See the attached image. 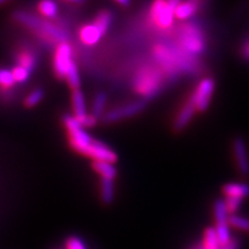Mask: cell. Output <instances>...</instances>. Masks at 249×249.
Returning <instances> with one entry per match:
<instances>
[{"mask_svg": "<svg viewBox=\"0 0 249 249\" xmlns=\"http://www.w3.org/2000/svg\"><path fill=\"white\" fill-rule=\"evenodd\" d=\"M66 249H87L83 241L77 236H71L66 241Z\"/></svg>", "mask_w": 249, "mask_h": 249, "instance_id": "cell-31", "label": "cell"}, {"mask_svg": "<svg viewBox=\"0 0 249 249\" xmlns=\"http://www.w3.org/2000/svg\"><path fill=\"white\" fill-rule=\"evenodd\" d=\"M4 4H6V1H4V0H0V6L4 5Z\"/></svg>", "mask_w": 249, "mask_h": 249, "instance_id": "cell-36", "label": "cell"}, {"mask_svg": "<svg viewBox=\"0 0 249 249\" xmlns=\"http://www.w3.org/2000/svg\"><path fill=\"white\" fill-rule=\"evenodd\" d=\"M200 5V2L197 1H178L174 8V18H179V20H188L198 11Z\"/></svg>", "mask_w": 249, "mask_h": 249, "instance_id": "cell-14", "label": "cell"}, {"mask_svg": "<svg viewBox=\"0 0 249 249\" xmlns=\"http://www.w3.org/2000/svg\"><path fill=\"white\" fill-rule=\"evenodd\" d=\"M71 105H73L74 118H80L87 114L85 96H83L80 89L74 90L73 93H71Z\"/></svg>", "mask_w": 249, "mask_h": 249, "instance_id": "cell-17", "label": "cell"}, {"mask_svg": "<svg viewBox=\"0 0 249 249\" xmlns=\"http://www.w3.org/2000/svg\"><path fill=\"white\" fill-rule=\"evenodd\" d=\"M223 193L226 198L230 197L242 200L249 196V186L245 183H227L223 187Z\"/></svg>", "mask_w": 249, "mask_h": 249, "instance_id": "cell-15", "label": "cell"}, {"mask_svg": "<svg viewBox=\"0 0 249 249\" xmlns=\"http://www.w3.org/2000/svg\"><path fill=\"white\" fill-rule=\"evenodd\" d=\"M196 112V108L194 107V103L191 99V97H188L187 102L182 105V107L180 108V111L177 114L176 120H174L173 124V128L176 130H181L185 128V127L191 123L192 118L194 117Z\"/></svg>", "mask_w": 249, "mask_h": 249, "instance_id": "cell-11", "label": "cell"}, {"mask_svg": "<svg viewBox=\"0 0 249 249\" xmlns=\"http://www.w3.org/2000/svg\"><path fill=\"white\" fill-rule=\"evenodd\" d=\"M102 36L103 34L101 33V30H99L93 23L86 24V26H83L79 31V37L81 42L88 46L95 45L96 43L101 39Z\"/></svg>", "mask_w": 249, "mask_h": 249, "instance_id": "cell-13", "label": "cell"}, {"mask_svg": "<svg viewBox=\"0 0 249 249\" xmlns=\"http://www.w3.org/2000/svg\"><path fill=\"white\" fill-rule=\"evenodd\" d=\"M152 53L165 76H176L183 71H192L194 68L193 57L181 51L178 46L157 44L154 46Z\"/></svg>", "mask_w": 249, "mask_h": 249, "instance_id": "cell-1", "label": "cell"}, {"mask_svg": "<svg viewBox=\"0 0 249 249\" xmlns=\"http://www.w3.org/2000/svg\"><path fill=\"white\" fill-rule=\"evenodd\" d=\"M242 52H244V55L247 59H249V43H247V44L245 45L244 50H242Z\"/></svg>", "mask_w": 249, "mask_h": 249, "instance_id": "cell-33", "label": "cell"}, {"mask_svg": "<svg viewBox=\"0 0 249 249\" xmlns=\"http://www.w3.org/2000/svg\"><path fill=\"white\" fill-rule=\"evenodd\" d=\"M36 55L30 51H23L18 57V66L24 68L28 71H33L36 66Z\"/></svg>", "mask_w": 249, "mask_h": 249, "instance_id": "cell-19", "label": "cell"}, {"mask_svg": "<svg viewBox=\"0 0 249 249\" xmlns=\"http://www.w3.org/2000/svg\"><path fill=\"white\" fill-rule=\"evenodd\" d=\"M107 105V96L104 93L99 92L93 99V105H92V116L96 117L98 119L99 117L104 116V108Z\"/></svg>", "mask_w": 249, "mask_h": 249, "instance_id": "cell-24", "label": "cell"}, {"mask_svg": "<svg viewBox=\"0 0 249 249\" xmlns=\"http://www.w3.org/2000/svg\"><path fill=\"white\" fill-rule=\"evenodd\" d=\"M112 14L108 11H102L97 14V17L95 18V21H93V24L101 30V33L104 35L107 33L111 23Z\"/></svg>", "mask_w": 249, "mask_h": 249, "instance_id": "cell-23", "label": "cell"}, {"mask_svg": "<svg viewBox=\"0 0 249 249\" xmlns=\"http://www.w3.org/2000/svg\"><path fill=\"white\" fill-rule=\"evenodd\" d=\"M178 1H158L151 5L149 17L154 26L160 30H167L173 26L174 8Z\"/></svg>", "mask_w": 249, "mask_h": 249, "instance_id": "cell-6", "label": "cell"}, {"mask_svg": "<svg viewBox=\"0 0 249 249\" xmlns=\"http://www.w3.org/2000/svg\"><path fill=\"white\" fill-rule=\"evenodd\" d=\"M75 119L77 120V123L83 127V128H91V127H93L96 124H97V118L93 117L92 114H88V113L80 118H75Z\"/></svg>", "mask_w": 249, "mask_h": 249, "instance_id": "cell-29", "label": "cell"}, {"mask_svg": "<svg viewBox=\"0 0 249 249\" xmlns=\"http://www.w3.org/2000/svg\"><path fill=\"white\" fill-rule=\"evenodd\" d=\"M229 225L234 227L240 231L249 232V219L245 217L238 216V214H231L229 216Z\"/></svg>", "mask_w": 249, "mask_h": 249, "instance_id": "cell-25", "label": "cell"}, {"mask_svg": "<svg viewBox=\"0 0 249 249\" xmlns=\"http://www.w3.org/2000/svg\"><path fill=\"white\" fill-rule=\"evenodd\" d=\"M214 211V220H216V232L217 239L219 241V245L223 246L231 240V233H230L229 225V213H227L225 204L223 201H217L213 207Z\"/></svg>", "mask_w": 249, "mask_h": 249, "instance_id": "cell-8", "label": "cell"}, {"mask_svg": "<svg viewBox=\"0 0 249 249\" xmlns=\"http://www.w3.org/2000/svg\"><path fill=\"white\" fill-rule=\"evenodd\" d=\"M12 74H13L15 83H24L29 80L31 73L22 67L17 66L12 70Z\"/></svg>", "mask_w": 249, "mask_h": 249, "instance_id": "cell-28", "label": "cell"}, {"mask_svg": "<svg viewBox=\"0 0 249 249\" xmlns=\"http://www.w3.org/2000/svg\"><path fill=\"white\" fill-rule=\"evenodd\" d=\"M117 4H119V5H121V6H128L129 5V1L128 0H119V1H117Z\"/></svg>", "mask_w": 249, "mask_h": 249, "instance_id": "cell-35", "label": "cell"}, {"mask_svg": "<svg viewBox=\"0 0 249 249\" xmlns=\"http://www.w3.org/2000/svg\"><path fill=\"white\" fill-rule=\"evenodd\" d=\"M73 49L68 42L60 43L57 45L53 57V70L55 75L59 79H64L66 76L67 71L73 65Z\"/></svg>", "mask_w": 249, "mask_h": 249, "instance_id": "cell-7", "label": "cell"}, {"mask_svg": "<svg viewBox=\"0 0 249 249\" xmlns=\"http://www.w3.org/2000/svg\"><path fill=\"white\" fill-rule=\"evenodd\" d=\"M233 150H234L236 166H238L239 171L246 176L249 173V158L245 142L241 139H236L233 142Z\"/></svg>", "mask_w": 249, "mask_h": 249, "instance_id": "cell-12", "label": "cell"}, {"mask_svg": "<svg viewBox=\"0 0 249 249\" xmlns=\"http://www.w3.org/2000/svg\"><path fill=\"white\" fill-rule=\"evenodd\" d=\"M202 248L203 249H219L220 245L218 241L216 232L213 227H208L204 231L203 240H202Z\"/></svg>", "mask_w": 249, "mask_h": 249, "instance_id": "cell-20", "label": "cell"}, {"mask_svg": "<svg viewBox=\"0 0 249 249\" xmlns=\"http://www.w3.org/2000/svg\"><path fill=\"white\" fill-rule=\"evenodd\" d=\"M214 89V82L213 79H203L196 87L194 92L189 97L194 103V107L196 111L203 112L209 107L211 97H213Z\"/></svg>", "mask_w": 249, "mask_h": 249, "instance_id": "cell-9", "label": "cell"}, {"mask_svg": "<svg viewBox=\"0 0 249 249\" xmlns=\"http://www.w3.org/2000/svg\"><path fill=\"white\" fill-rule=\"evenodd\" d=\"M164 80V73L157 65H143L134 77V89L142 97H152L161 89Z\"/></svg>", "mask_w": 249, "mask_h": 249, "instance_id": "cell-3", "label": "cell"}, {"mask_svg": "<svg viewBox=\"0 0 249 249\" xmlns=\"http://www.w3.org/2000/svg\"><path fill=\"white\" fill-rule=\"evenodd\" d=\"M177 46L191 57L201 54L205 49L203 31L195 24H185L178 31Z\"/></svg>", "mask_w": 249, "mask_h": 249, "instance_id": "cell-5", "label": "cell"}, {"mask_svg": "<svg viewBox=\"0 0 249 249\" xmlns=\"http://www.w3.org/2000/svg\"><path fill=\"white\" fill-rule=\"evenodd\" d=\"M43 97H44V92H43L42 89L33 90V91L24 98V105H26L27 107H36L37 104H39Z\"/></svg>", "mask_w": 249, "mask_h": 249, "instance_id": "cell-26", "label": "cell"}, {"mask_svg": "<svg viewBox=\"0 0 249 249\" xmlns=\"http://www.w3.org/2000/svg\"><path fill=\"white\" fill-rule=\"evenodd\" d=\"M224 204H225L226 211H227V213H229V216H231V214H235L236 211H238L239 208H240L241 200H238V198L227 197L226 201L224 202Z\"/></svg>", "mask_w": 249, "mask_h": 249, "instance_id": "cell-30", "label": "cell"}, {"mask_svg": "<svg viewBox=\"0 0 249 249\" xmlns=\"http://www.w3.org/2000/svg\"><path fill=\"white\" fill-rule=\"evenodd\" d=\"M101 198L104 203L110 204L114 198L113 180L102 179L101 181Z\"/></svg>", "mask_w": 249, "mask_h": 249, "instance_id": "cell-18", "label": "cell"}, {"mask_svg": "<svg viewBox=\"0 0 249 249\" xmlns=\"http://www.w3.org/2000/svg\"><path fill=\"white\" fill-rule=\"evenodd\" d=\"M187 249H203V248H202V244H194V245H192L191 247L187 248Z\"/></svg>", "mask_w": 249, "mask_h": 249, "instance_id": "cell-34", "label": "cell"}, {"mask_svg": "<svg viewBox=\"0 0 249 249\" xmlns=\"http://www.w3.org/2000/svg\"><path fill=\"white\" fill-rule=\"evenodd\" d=\"M239 247H240L239 241L236 239L231 238V240L227 242V244L220 246L219 249H239Z\"/></svg>", "mask_w": 249, "mask_h": 249, "instance_id": "cell-32", "label": "cell"}, {"mask_svg": "<svg viewBox=\"0 0 249 249\" xmlns=\"http://www.w3.org/2000/svg\"><path fill=\"white\" fill-rule=\"evenodd\" d=\"M13 18L18 23L34 31L36 35H38L49 44L58 45L60 43L67 42V34L61 28L57 27L48 20L37 18L34 14L23 11L15 12Z\"/></svg>", "mask_w": 249, "mask_h": 249, "instance_id": "cell-2", "label": "cell"}, {"mask_svg": "<svg viewBox=\"0 0 249 249\" xmlns=\"http://www.w3.org/2000/svg\"><path fill=\"white\" fill-rule=\"evenodd\" d=\"M92 169L102 177V179L114 180L117 177V169L114 164L107 161H92Z\"/></svg>", "mask_w": 249, "mask_h": 249, "instance_id": "cell-16", "label": "cell"}, {"mask_svg": "<svg viewBox=\"0 0 249 249\" xmlns=\"http://www.w3.org/2000/svg\"><path fill=\"white\" fill-rule=\"evenodd\" d=\"M65 80L67 81L68 86L71 87V89L73 90H79L80 89V74L79 70H77V66L75 62H73V65L70 67V70L67 71L66 76H65Z\"/></svg>", "mask_w": 249, "mask_h": 249, "instance_id": "cell-21", "label": "cell"}, {"mask_svg": "<svg viewBox=\"0 0 249 249\" xmlns=\"http://www.w3.org/2000/svg\"><path fill=\"white\" fill-rule=\"evenodd\" d=\"M15 85V81L12 74V71L6 70V68H0V87L1 88L8 89Z\"/></svg>", "mask_w": 249, "mask_h": 249, "instance_id": "cell-27", "label": "cell"}, {"mask_svg": "<svg viewBox=\"0 0 249 249\" xmlns=\"http://www.w3.org/2000/svg\"><path fill=\"white\" fill-rule=\"evenodd\" d=\"M143 108H144V103L142 101L128 103V104L120 105V107L112 108V110L107 112V113H104L103 120H104V123L107 124L117 123V121L126 119V118L136 116L140 112H142Z\"/></svg>", "mask_w": 249, "mask_h": 249, "instance_id": "cell-10", "label": "cell"}, {"mask_svg": "<svg viewBox=\"0 0 249 249\" xmlns=\"http://www.w3.org/2000/svg\"><path fill=\"white\" fill-rule=\"evenodd\" d=\"M38 11L46 18H54L58 15V6L53 1L45 0L38 4Z\"/></svg>", "mask_w": 249, "mask_h": 249, "instance_id": "cell-22", "label": "cell"}, {"mask_svg": "<svg viewBox=\"0 0 249 249\" xmlns=\"http://www.w3.org/2000/svg\"><path fill=\"white\" fill-rule=\"evenodd\" d=\"M64 124L66 127L68 134V141L73 150H75L81 155L89 157L90 151L95 144L96 140L92 139L86 129L77 123V120L73 116H65Z\"/></svg>", "mask_w": 249, "mask_h": 249, "instance_id": "cell-4", "label": "cell"}]
</instances>
